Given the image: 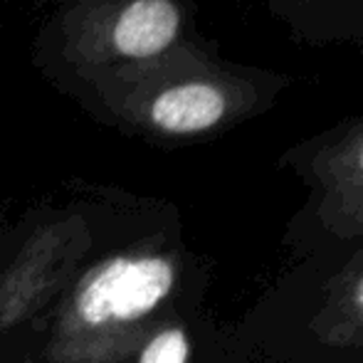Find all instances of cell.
<instances>
[{"mask_svg":"<svg viewBox=\"0 0 363 363\" xmlns=\"http://www.w3.org/2000/svg\"><path fill=\"white\" fill-rule=\"evenodd\" d=\"M181 15L171 0H134L114 25V48L126 57H151L176 40Z\"/></svg>","mask_w":363,"mask_h":363,"instance_id":"obj_2","label":"cell"},{"mask_svg":"<svg viewBox=\"0 0 363 363\" xmlns=\"http://www.w3.org/2000/svg\"><path fill=\"white\" fill-rule=\"evenodd\" d=\"M351 304H354V309L359 311V316L363 319V277L356 282L354 291H351Z\"/></svg>","mask_w":363,"mask_h":363,"instance_id":"obj_5","label":"cell"},{"mask_svg":"<svg viewBox=\"0 0 363 363\" xmlns=\"http://www.w3.org/2000/svg\"><path fill=\"white\" fill-rule=\"evenodd\" d=\"M176 284L166 257H119L96 269L77 294V316L86 326L126 324L151 314Z\"/></svg>","mask_w":363,"mask_h":363,"instance_id":"obj_1","label":"cell"},{"mask_svg":"<svg viewBox=\"0 0 363 363\" xmlns=\"http://www.w3.org/2000/svg\"><path fill=\"white\" fill-rule=\"evenodd\" d=\"M191 344L183 329H166L156 334L141 351L139 363H188Z\"/></svg>","mask_w":363,"mask_h":363,"instance_id":"obj_4","label":"cell"},{"mask_svg":"<svg viewBox=\"0 0 363 363\" xmlns=\"http://www.w3.org/2000/svg\"><path fill=\"white\" fill-rule=\"evenodd\" d=\"M359 161H361V171H363V151H361V158H359Z\"/></svg>","mask_w":363,"mask_h":363,"instance_id":"obj_6","label":"cell"},{"mask_svg":"<svg viewBox=\"0 0 363 363\" xmlns=\"http://www.w3.org/2000/svg\"><path fill=\"white\" fill-rule=\"evenodd\" d=\"M225 114V96L211 84H181L166 89L151 106V121L168 134H198Z\"/></svg>","mask_w":363,"mask_h":363,"instance_id":"obj_3","label":"cell"}]
</instances>
